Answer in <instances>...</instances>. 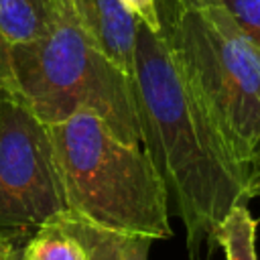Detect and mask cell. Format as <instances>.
Instances as JSON below:
<instances>
[{"label":"cell","instance_id":"obj_12","mask_svg":"<svg viewBox=\"0 0 260 260\" xmlns=\"http://www.w3.org/2000/svg\"><path fill=\"white\" fill-rule=\"evenodd\" d=\"M0 91L18 95V85L12 67V49L2 32H0Z\"/></svg>","mask_w":260,"mask_h":260},{"label":"cell","instance_id":"obj_3","mask_svg":"<svg viewBox=\"0 0 260 260\" xmlns=\"http://www.w3.org/2000/svg\"><path fill=\"white\" fill-rule=\"evenodd\" d=\"M158 30L234 154L260 146V51L217 0H156Z\"/></svg>","mask_w":260,"mask_h":260},{"label":"cell","instance_id":"obj_4","mask_svg":"<svg viewBox=\"0 0 260 260\" xmlns=\"http://www.w3.org/2000/svg\"><path fill=\"white\" fill-rule=\"evenodd\" d=\"M10 49L18 95L41 122L57 124L87 110L120 140L140 144L132 77L98 49L77 22L69 0H57L43 37Z\"/></svg>","mask_w":260,"mask_h":260},{"label":"cell","instance_id":"obj_1","mask_svg":"<svg viewBox=\"0 0 260 260\" xmlns=\"http://www.w3.org/2000/svg\"><path fill=\"white\" fill-rule=\"evenodd\" d=\"M132 87L140 144L156 167L171 211L185 228L191 260H207L215 230L232 207L248 203L244 165L187 85L160 30L136 22Z\"/></svg>","mask_w":260,"mask_h":260},{"label":"cell","instance_id":"obj_7","mask_svg":"<svg viewBox=\"0 0 260 260\" xmlns=\"http://www.w3.org/2000/svg\"><path fill=\"white\" fill-rule=\"evenodd\" d=\"M57 219L79 240L85 250V260H148L154 242L148 236L104 228L69 209L61 211Z\"/></svg>","mask_w":260,"mask_h":260},{"label":"cell","instance_id":"obj_10","mask_svg":"<svg viewBox=\"0 0 260 260\" xmlns=\"http://www.w3.org/2000/svg\"><path fill=\"white\" fill-rule=\"evenodd\" d=\"M215 246L225 260H258L256 254V219L248 211V203H240L219 221L215 230Z\"/></svg>","mask_w":260,"mask_h":260},{"label":"cell","instance_id":"obj_11","mask_svg":"<svg viewBox=\"0 0 260 260\" xmlns=\"http://www.w3.org/2000/svg\"><path fill=\"white\" fill-rule=\"evenodd\" d=\"M260 51V0H217Z\"/></svg>","mask_w":260,"mask_h":260},{"label":"cell","instance_id":"obj_5","mask_svg":"<svg viewBox=\"0 0 260 260\" xmlns=\"http://www.w3.org/2000/svg\"><path fill=\"white\" fill-rule=\"evenodd\" d=\"M67 209L49 126L0 91V232L28 236Z\"/></svg>","mask_w":260,"mask_h":260},{"label":"cell","instance_id":"obj_9","mask_svg":"<svg viewBox=\"0 0 260 260\" xmlns=\"http://www.w3.org/2000/svg\"><path fill=\"white\" fill-rule=\"evenodd\" d=\"M24 260H85L79 240L65 230L57 217L41 225L22 244Z\"/></svg>","mask_w":260,"mask_h":260},{"label":"cell","instance_id":"obj_6","mask_svg":"<svg viewBox=\"0 0 260 260\" xmlns=\"http://www.w3.org/2000/svg\"><path fill=\"white\" fill-rule=\"evenodd\" d=\"M71 10L98 49L132 77L138 18L122 0H69Z\"/></svg>","mask_w":260,"mask_h":260},{"label":"cell","instance_id":"obj_8","mask_svg":"<svg viewBox=\"0 0 260 260\" xmlns=\"http://www.w3.org/2000/svg\"><path fill=\"white\" fill-rule=\"evenodd\" d=\"M57 0H0V32L10 47L43 37Z\"/></svg>","mask_w":260,"mask_h":260},{"label":"cell","instance_id":"obj_15","mask_svg":"<svg viewBox=\"0 0 260 260\" xmlns=\"http://www.w3.org/2000/svg\"><path fill=\"white\" fill-rule=\"evenodd\" d=\"M18 250H20L18 236L0 232V260H16Z\"/></svg>","mask_w":260,"mask_h":260},{"label":"cell","instance_id":"obj_14","mask_svg":"<svg viewBox=\"0 0 260 260\" xmlns=\"http://www.w3.org/2000/svg\"><path fill=\"white\" fill-rule=\"evenodd\" d=\"M248 195L250 199H260V146L248 165Z\"/></svg>","mask_w":260,"mask_h":260},{"label":"cell","instance_id":"obj_2","mask_svg":"<svg viewBox=\"0 0 260 260\" xmlns=\"http://www.w3.org/2000/svg\"><path fill=\"white\" fill-rule=\"evenodd\" d=\"M67 209L104 228L169 240L165 183L142 144L120 140L93 112L49 124Z\"/></svg>","mask_w":260,"mask_h":260},{"label":"cell","instance_id":"obj_16","mask_svg":"<svg viewBox=\"0 0 260 260\" xmlns=\"http://www.w3.org/2000/svg\"><path fill=\"white\" fill-rule=\"evenodd\" d=\"M16 260H24V258H22V246H20V250H18V254H16Z\"/></svg>","mask_w":260,"mask_h":260},{"label":"cell","instance_id":"obj_13","mask_svg":"<svg viewBox=\"0 0 260 260\" xmlns=\"http://www.w3.org/2000/svg\"><path fill=\"white\" fill-rule=\"evenodd\" d=\"M122 4L142 22H146L150 28L158 30V12H156V0H122Z\"/></svg>","mask_w":260,"mask_h":260}]
</instances>
